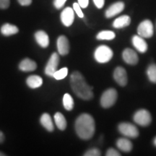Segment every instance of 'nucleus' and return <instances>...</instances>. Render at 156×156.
Listing matches in <instances>:
<instances>
[{
  "label": "nucleus",
  "instance_id": "obj_18",
  "mask_svg": "<svg viewBox=\"0 0 156 156\" xmlns=\"http://www.w3.org/2000/svg\"><path fill=\"white\" fill-rule=\"evenodd\" d=\"M116 146L120 151L125 152V153L130 152L133 147L132 142L126 138H119L116 141Z\"/></svg>",
  "mask_w": 156,
  "mask_h": 156
},
{
  "label": "nucleus",
  "instance_id": "obj_23",
  "mask_svg": "<svg viewBox=\"0 0 156 156\" xmlns=\"http://www.w3.org/2000/svg\"><path fill=\"white\" fill-rule=\"evenodd\" d=\"M116 37V34H114V32H113L112 30H102L100 33H98V34L97 35L96 38L98 40H106V41H111L115 38Z\"/></svg>",
  "mask_w": 156,
  "mask_h": 156
},
{
  "label": "nucleus",
  "instance_id": "obj_32",
  "mask_svg": "<svg viewBox=\"0 0 156 156\" xmlns=\"http://www.w3.org/2000/svg\"><path fill=\"white\" fill-rule=\"evenodd\" d=\"M93 2H94L95 5L96 6L97 8L101 9L104 6L105 0H93Z\"/></svg>",
  "mask_w": 156,
  "mask_h": 156
},
{
  "label": "nucleus",
  "instance_id": "obj_12",
  "mask_svg": "<svg viewBox=\"0 0 156 156\" xmlns=\"http://www.w3.org/2000/svg\"><path fill=\"white\" fill-rule=\"evenodd\" d=\"M124 3L123 2H117L112 4L108 9H106V12H105V15L107 18H111L116 16V15L119 14L122 12L124 10Z\"/></svg>",
  "mask_w": 156,
  "mask_h": 156
},
{
  "label": "nucleus",
  "instance_id": "obj_15",
  "mask_svg": "<svg viewBox=\"0 0 156 156\" xmlns=\"http://www.w3.org/2000/svg\"><path fill=\"white\" fill-rule=\"evenodd\" d=\"M35 38L39 46L42 48L48 47L49 44V38L48 34L44 30H38L35 34Z\"/></svg>",
  "mask_w": 156,
  "mask_h": 156
},
{
  "label": "nucleus",
  "instance_id": "obj_11",
  "mask_svg": "<svg viewBox=\"0 0 156 156\" xmlns=\"http://www.w3.org/2000/svg\"><path fill=\"white\" fill-rule=\"evenodd\" d=\"M122 58L126 64L129 65H135L138 63L139 58L137 54L132 48H125L122 52Z\"/></svg>",
  "mask_w": 156,
  "mask_h": 156
},
{
  "label": "nucleus",
  "instance_id": "obj_37",
  "mask_svg": "<svg viewBox=\"0 0 156 156\" xmlns=\"http://www.w3.org/2000/svg\"><path fill=\"white\" fill-rule=\"evenodd\" d=\"M5 155L3 153H2V152H0V156H5Z\"/></svg>",
  "mask_w": 156,
  "mask_h": 156
},
{
  "label": "nucleus",
  "instance_id": "obj_13",
  "mask_svg": "<svg viewBox=\"0 0 156 156\" xmlns=\"http://www.w3.org/2000/svg\"><path fill=\"white\" fill-rule=\"evenodd\" d=\"M57 49L60 55L65 56L69 52V42L65 36H60L57 39Z\"/></svg>",
  "mask_w": 156,
  "mask_h": 156
},
{
  "label": "nucleus",
  "instance_id": "obj_20",
  "mask_svg": "<svg viewBox=\"0 0 156 156\" xmlns=\"http://www.w3.org/2000/svg\"><path fill=\"white\" fill-rule=\"evenodd\" d=\"M26 83L29 87L32 89L38 88L41 87L43 84V80L40 76L30 75L27 78Z\"/></svg>",
  "mask_w": 156,
  "mask_h": 156
},
{
  "label": "nucleus",
  "instance_id": "obj_35",
  "mask_svg": "<svg viewBox=\"0 0 156 156\" xmlns=\"http://www.w3.org/2000/svg\"><path fill=\"white\" fill-rule=\"evenodd\" d=\"M4 140H5V135H4L2 132L0 131V143L3 142Z\"/></svg>",
  "mask_w": 156,
  "mask_h": 156
},
{
  "label": "nucleus",
  "instance_id": "obj_33",
  "mask_svg": "<svg viewBox=\"0 0 156 156\" xmlns=\"http://www.w3.org/2000/svg\"><path fill=\"white\" fill-rule=\"evenodd\" d=\"M77 1L81 8H86L87 6H88L89 0H77Z\"/></svg>",
  "mask_w": 156,
  "mask_h": 156
},
{
  "label": "nucleus",
  "instance_id": "obj_19",
  "mask_svg": "<svg viewBox=\"0 0 156 156\" xmlns=\"http://www.w3.org/2000/svg\"><path fill=\"white\" fill-rule=\"evenodd\" d=\"M41 124L44 127L48 130V132H53L54 129V126L53 124V122H52L51 117L47 113L42 114L41 117L40 119Z\"/></svg>",
  "mask_w": 156,
  "mask_h": 156
},
{
  "label": "nucleus",
  "instance_id": "obj_16",
  "mask_svg": "<svg viewBox=\"0 0 156 156\" xmlns=\"http://www.w3.org/2000/svg\"><path fill=\"white\" fill-rule=\"evenodd\" d=\"M36 62L28 58H24L19 64V69L23 72H33L36 70Z\"/></svg>",
  "mask_w": 156,
  "mask_h": 156
},
{
  "label": "nucleus",
  "instance_id": "obj_24",
  "mask_svg": "<svg viewBox=\"0 0 156 156\" xmlns=\"http://www.w3.org/2000/svg\"><path fill=\"white\" fill-rule=\"evenodd\" d=\"M63 106L67 111H72L74 108V100L69 93H66L64 95Z\"/></svg>",
  "mask_w": 156,
  "mask_h": 156
},
{
  "label": "nucleus",
  "instance_id": "obj_25",
  "mask_svg": "<svg viewBox=\"0 0 156 156\" xmlns=\"http://www.w3.org/2000/svg\"><path fill=\"white\" fill-rule=\"evenodd\" d=\"M147 75L149 80L153 83H156V64H151L147 69Z\"/></svg>",
  "mask_w": 156,
  "mask_h": 156
},
{
  "label": "nucleus",
  "instance_id": "obj_21",
  "mask_svg": "<svg viewBox=\"0 0 156 156\" xmlns=\"http://www.w3.org/2000/svg\"><path fill=\"white\" fill-rule=\"evenodd\" d=\"M18 31L19 29L16 25L9 24V23H5L1 28L2 34L5 36H9L17 34L18 33Z\"/></svg>",
  "mask_w": 156,
  "mask_h": 156
},
{
  "label": "nucleus",
  "instance_id": "obj_26",
  "mask_svg": "<svg viewBox=\"0 0 156 156\" xmlns=\"http://www.w3.org/2000/svg\"><path fill=\"white\" fill-rule=\"evenodd\" d=\"M68 74V69L67 67H64L60 69L59 70H56V71L54 73L53 77L55 78L57 80H62L64 78H65L67 76Z\"/></svg>",
  "mask_w": 156,
  "mask_h": 156
},
{
  "label": "nucleus",
  "instance_id": "obj_31",
  "mask_svg": "<svg viewBox=\"0 0 156 156\" xmlns=\"http://www.w3.org/2000/svg\"><path fill=\"white\" fill-rule=\"evenodd\" d=\"M10 0H0V9H5L9 7Z\"/></svg>",
  "mask_w": 156,
  "mask_h": 156
},
{
  "label": "nucleus",
  "instance_id": "obj_3",
  "mask_svg": "<svg viewBox=\"0 0 156 156\" xmlns=\"http://www.w3.org/2000/svg\"><path fill=\"white\" fill-rule=\"evenodd\" d=\"M114 55L112 48L105 45H101L97 47L95 51L94 57L98 63H107L112 59Z\"/></svg>",
  "mask_w": 156,
  "mask_h": 156
},
{
  "label": "nucleus",
  "instance_id": "obj_7",
  "mask_svg": "<svg viewBox=\"0 0 156 156\" xmlns=\"http://www.w3.org/2000/svg\"><path fill=\"white\" fill-rule=\"evenodd\" d=\"M137 34L142 38H149L153 36L154 27L150 20H145L137 27Z\"/></svg>",
  "mask_w": 156,
  "mask_h": 156
},
{
  "label": "nucleus",
  "instance_id": "obj_30",
  "mask_svg": "<svg viewBox=\"0 0 156 156\" xmlns=\"http://www.w3.org/2000/svg\"><path fill=\"white\" fill-rule=\"evenodd\" d=\"M106 156H120L121 154L114 148H109L106 153Z\"/></svg>",
  "mask_w": 156,
  "mask_h": 156
},
{
  "label": "nucleus",
  "instance_id": "obj_29",
  "mask_svg": "<svg viewBox=\"0 0 156 156\" xmlns=\"http://www.w3.org/2000/svg\"><path fill=\"white\" fill-rule=\"evenodd\" d=\"M67 0H54V6L56 9H59L64 7Z\"/></svg>",
  "mask_w": 156,
  "mask_h": 156
},
{
  "label": "nucleus",
  "instance_id": "obj_1",
  "mask_svg": "<svg viewBox=\"0 0 156 156\" xmlns=\"http://www.w3.org/2000/svg\"><path fill=\"white\" fill-rule=\"evenodd\" d=\"M70 85L74 93L83 100L89 101L93 98V87L86 83L80 72L75 71L72 73L70 76Z\"/></svg>",
  "mask_w": 156,
  "mask_h": 156
},
{
  "label": "nucleus",
  "instance_id": "obj_10",
  "mask_svg": "<svg viewBox=\"0 0 156 156\" xmlns=\"http://www.w3.org/2000/svg\"><path fill=\"white\" fill-rule=\"evenodd\" d=\"M61 21L64 26L69 27L73 25L75 20V11L73 8L68 7L63 9L61 13Z\"/></svg>",
  "mask_w": 156,
  "mask_h": 156
},
{
  "label": "nucleus",
  "instance_id": "obj_36",
  "mask_svg": "<svg viewBox=\"0 0 156 156\" xmlns=\"http://www.w3.org/2000/svg\"><path fill=\"white\" fill-rule=\"evenodd\" d=\"M153 144H154V145H155V147H156V136H155V139H154V140H153Z\"/></svg>",
  "mask_w": 156,
  "mask_h": 156
},
{
  "label": "nucleus",
  "instance_id": "obj_5",
  "mask_svg": "<svg viewBox=\"0 0 156 156\" xmlns=\"http://www.w3.org/2000/svg\"><path fill=\"white\" fill-rule=\"evenodd\" d=\"M119 131L122 135L129 138H136L139 136V130L134 124L129 122H122L119 124Z\"/></svg>",
  "mask_w": 156,
  "mask_h": 156
},
{
  "label": "nucleus",
  "instance_id": "obj_2",
  "mask_svg": "<svg viewBox=\"0 0 156 156\" xmlns=\"http://www.w3.org/2000/svg\"><path fill=\"white\" fill-rule=\"evenodd\" d=\"M76 133L82 140L91 139L95 131L94 119L88 114H83L77 117L75 122Z\"/></svg>",
  "mask_w": 156,
  "mask_h": 156
},
{
  "label": "nucleus",
  "instance_id": "obj_8",
  "mask_svg": "<svg viewBox=\"0 0 156 156\" xmlns=\"http://www.w3.org/2000/svg\"><path fill=\"white\" fill-rule=\"evenodd\" d=\"M58 63H59V56L57 53H53L50 56L46 68H45V74L49 77H53L54 74L56 71Z\"/></svg>",
  "mask_w": 156,
  "mask_h": 156
},
{
  "label": "nucleus",
  "instance_id": "obj_28",
  "mask_svg": "<svg viewBox=\"0 0 156 156\" xmlns=\"http://www.w3.org/2000/svg\"><path fill=\"white\" fill-rule=\"evenodd\" d=\"M73 9L76 12V14L78 15V17H80V18L84 17V14L81 9V7L80 6L79 4H78V2H75L73 4Z\"/></svg>",
  "mask_w": 156,
  "mask_h": 156
},
{
  "label": "nucleus",
  "instance_id": "obj_6",
  "mask_svg": "<svg viewBox=\"0 0 156 156\" xmlns=\"http://www.w3.org/2000/svg\"><path fill=\"white\" fill-rule=\"evenodd\" d=\"M133 119L134 122L138 125L142 126H147L152 122V116L151 113L146 109H140L135 112Z\"/></svg>",
  "mask_w": 156,
  "mask_h": 156
},
{
  "label": "nucleus",
  "instance_id": "obj_34",
  "mask_svg": "<svg viewBox=\"0 0 156 156\" xmlns=\"http://www.w3.org/2000/svg\"><path fill=\"white\" fill-rule=\"evenodd\" d=\"M19 4L22 6H29L32 3V0H17Z\"/></svg>",
  "mask_w": 156,
  "mask_h": 156
},
{
  "label": "nucleus",
  "instance_id": "obj_27",
  "mask_svg": "<svg viewBox=\"0 0 156 156\" xmlns=\"http://www.w3.org/2000/svg\"><path fill=\"white\" fill-rule=\"evenodd\" d=\"M101 155V151L97 148H92L86 151L84 154L85 156H100Z\"/></svg>",
  "mask_w": 156,
  "mask_h": 156
},
{
  "label": "nucleus",
  "instance_id": "obj_17",
  "mask_svg": "<svg viewBox=\"0 0 156 156\" xmlns=\"http://www.w3.org/2000/svg\"><path fill=\"white\" fill-rule=\"evenodd\" d=\"M131 23V18L128 15H122L115 20L113 23V27L114 28L120 29L125 28L130 25Z\"/></svg>",
  "mask_w": 156,
  "mask_h": 156
},
{
  "label": "nucleus",
  "instance_id": "obj_14",
  "mask_svg": "<svg viewBox=\"0 0 156 156\" xmlns=\"http://www.w3.org/2000/svg\"><path fill=\"white\" fill-rule=\"evenodd\" d=\"M132 42L134 47L140 53H145L147 51L148 48L147 42L145 41V39L139 35L132 37Z\"/></svg>",
  "mask_w": 156,
  "mask_h": 156
},
{
  "label": "nucleus",
  "instance_id": "obj_22",
  "mask_svg": "<svg viewBox=\"0 0 156 156\" xmlns=\"http://www.w3.org/2000/svg\"><path fill=\"white\" fill-rule=\"evenodd\" d=\"M54 121H55L56 126L62 131H63L67 128V120H66L65 117L62 113H56L55 115H54Z\"/></svg>",
  "mask_w": 156,
  "mask_h": 156
},
{
  "label": "nucleus",
  "instance_id": "obj_9",
  "mask_svg": "<svg viewBox=\"0 0 156 156\" xmlns=\"http://www.w3.org/2000/svg\"><path fill=\"white\" fill-rule=\"evenodd\" d=\"M114 79L120 86H125L128 82L126 69L122 67H117L114 72Z\"/></svg>",
  "mask_w": 156,
  "mask_h": 156
},
{
  "label": "nucleus",
  "instance_id": "obj_4",
  "mask_svg": "<svg viewBox=\"0 0 156 156\" xmlns=\"http://www.w3.org/2000/svg\"><path fill=\"white\" fill-rule=\"evenodd\" d=\"M118 93L114 88H108L103 93L101 98V105L103 108H108L114 106L117 100Z\"/></svg>",
  "mask_w": 156,
  "mask_h": 156
}]
</instances>
